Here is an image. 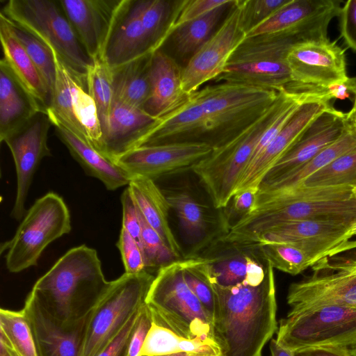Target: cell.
Returning a JSON list of instances; mask_svg holds the SVG:
<instances>
[{
	"label": "cell",
	"instance_id": "6da1fadb",
	"mask_svg": "<svg viewBox=\"0 0 356 356\" xmlns=\"http://www.w3.org/2000/svg\"><path fill=\"white\" fill-rule=\"evenodd\" d=\"M213 334L222 356H261L278 328L273 268L266 261L264 278L257 286L213 282Z\"/></svg>",
	"mask_w": 356,
	"mask_h": 356
},
{
	"label": "cell",
	"instance_id": "7a4b0ae2",
	"mask_svg": "<svg viewBox=\"0 0 356 356\" xmlns=\"http://www.w3.org/2000/svg\"><path fill=\"white\" fill-rule=\"evenodd\" d=\"M350 186H296L269 192L257 191L252 211L229 229L234 243L248 245L268 229L285 222L302 220L356 218V199Z\"/></svg>",
	"mask_w": 356,
	"mask_h": 356
},
{
	"label": "cell",
	"instance_id": "3957f363",
	"mask_svg": "<svg viewBox=\"0 0 356 356\" xmlns=\"http://www.w3.org/2000/svg\"><path fill=\"white\" fill-rule=\"evenodd\" d=\"M110 284L96 250L81 245L60 257L31 292L56 319L70 323L88 315Z\"/></svg>",
	"mask_w": 356,
	"mask_h": 356
},
{
	"label": "cell",
	"instance_id": "277c9868",
	"mask_svg": "<svg viewBox=\"0 0 356 356\" xmlns=\"http://www.w3.org/2000/svg\"><path fill=\"white\" fill-rule=\"evenodd\" d=\"M204 113L205 142L213 148L232 139L263 115L280 91L222 82L195 92Z\"/></svg>",
	"mask_w": 356,
	"mask_h": 356
},
{
	"label": "cell",
	"instance_id": "5b68a950",
	"mask_svg": "<svg viewBox=\"0 0 356 356\" xmlns=\"http://www.w3.org/2000/svg\"><path fill=\"white\" fill-rule=\"evenodd\" d=\"M316 38H319L301 33L246 38L214 81L280 91L291 82L287 62L291 48L299 42Z\"/></svg>",
	"mask_w": 356,
	"mask_h": 356
},
{
	"label": "cell",
	"instance_id": "8992f818",
	"mask_svg": "<svg viewBox=\"0 0 356 356\" xmlns=\"http://www.w3.org/2000/svg\"><path fill=\"white\" fill-rule=\"evenodd\" d=\"M284 92L280 91L276 102L257 120L230 140L213 147L193 168L216 209L225 208L234 195L239 177L260 137L282 106Z\"/></svg>",
	"mask_w": 356,
	"mask_h": 356
},
{
	"label": "cell",
	"instance_id": "52a82bcc",
	"mask_svg": "<svg viewBox=\"0 0 356 356\" xmlns=\"http://www.w3.org/2000/svg\"><path fill=\"white\" fill-rule=\"evenodd\" d=\"M1 13L53 48L86 88L87 72L93 60L81 44L59 1L9 0Z\"/></svg>",
	"mask_w": 356,
	"mask_h": 356
},
{
	"label": "cell",
	"instance_id": "ba28073f",
	"mask_svg": "<svg viewBox=\"0 0 356 356\" xmlns=\"http://www.w3.org/2000/svg\"><path fill=\"white\" fill-rule=\"evenodd\" d=\"M145 302L152 319L177 334L188 339L213 337L212 316L186 283L181 259L158 270Z\"/></svg>",
	"mask_w": 356,
	"mask_h": 356
},
{
	"label": "cell",
	"instance_id": "9c48e42d",
	"mask_svg": "<svg viewBox=\"0 0 356 356\" xmlns=\"http://www.w3.org/2000/svg\"><path fill=\"white\" fill-rule=\"evenodd\" d=\"M71 229L70 211L59 195L49 192L38 198L27 211L13 237L1 245V253L6 251L8 270L17 273L37 266L44 249Z\"/></svg>",
	"mask_w": 356,
	"mask_h": 356
},
{
	"label": "cell",
	"instance_id": "30bf717a",
	"mask_svg": "<svg viewBox=\"0 0 356 356\" xmlns=\"http://www.w3.org/2000/svg\"><path fill=\"white\" fill-rule=\"evenodd\" d=\"M155 275L144 271L124 273L111 281L106 291L90 312L79 356L97 355L118 334L145 303Z\"/></svg>",
	"mask_w": 356,
	"mask_h": 356
},
{
	"label": "cell",
	"instance_id": "8fae6325",
	"mask_svg": "<svg viewBox=\"0 0 356 356\" xmlns=\"http://www.w3.org/2000/svg\"><path fill=\"white\" fill-rule=\"evenodd\" d=\"M276 341L293 352L320 346L349 348L356 342V307L324 305L289 311L280 321Z\"/></svg>",
	"mask_w": 356,
	"mask_h": 356
},
{
	"label": "cell",
	"instance_id": "7c38bea8",
	"mask_svg": "<svg viewBox=\"0 0 356 356\" xmlns=\"http://www.w3.org/2000/svg\"><path fill=\"white\" fill-rule=\"evenodd\" d=\"M312 268V275L289 286L290 311L324 305L356 307V258L325 257Z\"/></svg>",
	"mask_w": 356,
	"mask_h": 356
},
{
	"label": "cell",
	"instance_id": "4fadbf2b",
	"mask_svg": "<svg viewBox=\"0 0 356 356\" xmlns=\"http://www.w3.org/2000/svg\"><path fill=\"white\" fill-rule=\"evenodd\" d=\"M244 1L235 0L222 23L182 67L184 92L190 95L223 72L236 49L246 38L243 24Z\"/></svg>",
	"mask_w": 356,
	"mask_h": 356
},
{
	"label": "cell",
	"instance_id": "5bb4252c",
	"mask_svg": "<svg viewBox=\"0 0 356 356\" xmlns=\"http://www.w3.org/2000/svg\"><path fill=\"white\" fill-rule=\"evenodd\" d=\"M54 58L56 79L47 110L50 120L58 121L99 152L102 131L95 102L56 54Z\"/></svg>",
	"mask_w": 356,
	"mask_h": 356
},
{
	"label": "cell",
	"instance_id": "9a60e30c",
	"mask_svg": "<svg viewBox=\"0 0 356 356\" xmlns=\"http://www.w3.org/2000/svg\"><path fill=\"white\" fill-rule=\"evenodd\" d=\"M287 62L291 82L286 86L326 87L349 79L344 49L327 36L295 44Z\"/></svg>",
	"mask_w": 356,
	"mask_h": 356
},
{
	"label": "cell",
	"instance_id": "2e32d148",
	"mask_svg": "<svg viewBox=\"0 0 356 356\" xmlns=\"http://www.w3.org/2000/svg\"><path fill=\"white\" fill-rule=\"evenodd\" d=\"M52 125L47 112L40 111L4 140L13 155L17 176L16 196L10 216L22 220L33 175L42 159L51 156L47 136Z\"/></svg>",
	"mask_w": 356,
	"mask_h": 356
},
{
	"label": "cell",
	"instance_id": "e0dca14e",
	"mask_svg": "<svg viewBox=\"0 0 356 356\" xmlns=\"http://www.w3.org/2000/svg\"><path fill=\"white\" fill-rule=\"evenodd\" d=\"M212 150L210 144L201 141L144 145L127 152L115 163L131 177L143 176L154 181L192 170Z\"/></svg>",
	"mask_w": 356,
	"mask_h": 356
},
{
	"label": "cell",
	"instance_id": "ac0fdd59",
	"mask_svg": "<svg viewBox=\"0 0 356 356\" xmlns=\"http://www.w3.org/2000/svg\"><path fill=\"white\" fill-rule=\"evenodd\" d=\"M352 222L350 220H343L285 222L263 232L254 244L280 242L296 243L309 256L313 266L321 259L327 257L335 248L344 243L346 234Z\"/></svg>",
	"mask_w": 356,
	"mask_h": 356
},
{
	"label": "cell",
	"instance_id": "d6986e66",
	"mask_svg": "<svg viewBox=\"0 0 356 356\" xmlns=\"http://www.w3.org/2000/svg\"><path fill=\"white\" fill-rule=\"evenodd\" d=\"M341 1L334 0H289L268 18L252 28L246 38L290 33L327 37L332 19L338 16Z\"/></svg>",
	"mask_w": 356,
	"mask_h": 356
},
{
	"label": "cell",
	"instance_id": "ffe728a7",
	"mask_svg": "<svg viewBox=\"0 0 356 356\" xmlns=\"http://www.w3.org/2000/svg\"><path fill=\"white\" fill-rule=\"evenodd\" d=\"M332 106L329 102L314 99L303 102L259 156L241 175L235 193L258 188L268 172L293 147L309 125Z\"/></svg>",
	"mask_w": 356,
	"mask_h": 356
},
{
	"label": "cell",
	"instance_id": "44dd1931",
	"mask_svg": "<svg viewBox=\"0 0 356 356\" xmlns=\"http://www.w3.org/2000/svg\"><path fill=\"white\" fill-rule=\"evenodd\" d=\"M22 309L30 323L39 356H79L90 312L77 321L62 323L31 291Z\"/></svg>",
	"mask_w": 356,
	"mask_h": 356
},
{
	"label": "cell",
	"instance_id": "7402d4cb",
	"mask_svg": "<svg viewBox=\"0 0 356 356\" xmlns=\"http://www.w3.org/2000/svg\"><path fill=\"white\" fill-rule=\"evenodd\" d=\"M350 127L346 113L331 106L309 125L293 147L268 172L261 183L273 181L301 168L339 139Z\"/></svg>",
	"mask_w": 356,
	"mask_h": 356
},
{
	"label": "cell",
	"instance_id": "603a6c76",
	"mask_svg": "<svg viewBox=\"0 0 356 356\" xmlns=\"http://www.w3.org/2000/svg\"><path fill=\"white\" fill-rule=\"evenodd\" d=\"M124 0H59L86 52L102 58Z\"/></svg>",
	"mask_w": 356,
	"mask_h": 356
},
{
	"label": "cell",
	"instance_id": "cb8c5ba5",
	"mask_svg": "<svg viewBox=\"0 0 356 356\" xmlns=\"http://www.w3.org/2000/svg\"><path fill=\"white\" fill-rule=\"evenodd\" d=\"M149 53L154 54L141 20L140 0H124L101 58L113 70Z\"/></svg>",
	"mask_w": 356,
	"mask_h": 356
},
{
	"label": "cell",
	"instance_id": "d4e9b609",
	"mask_svg": "<svg viewBox=\"0 0 356 356\" xmlns=\"http://www.w3.org/2000/svg\"><path fill=\"white\" fill-rule=\"evenodd\" d=\"M206 135L204 113L193 92L177 108L156 118L140 139L137 147L173 143L205 142Z\"/></svg>",
	"mask_w": 356,
	"mask_h": 356
},
{
	"label": "cell",
	"instance_id": "484cf974",
	"mask_svg": "<svg viewBox=\"0 0 356 356\" xmlns=\"http://www.w3.org/2000/svg\"><path fill=\"white\" fill-rule=\"evenodd\" d=\"M156 118L144 110L113 100L108 121L102 129L99 152L113 162L137 147L138 141Z\"/></svg>",
	"mask_w": 356,
	"mask_h": 356
},
{
	"label": "cell",
	"instance_id": "4316f807",
	"mask_svg": "<svg viewBox=\"0 0 356 356\" xmlns=\"http://www.w3.org/2000/svg\"><path fill=\"white\" fill-rule=\"evenodd\" d=\"M222 243L225 248L204 257L212 282L223 286L240 283L259 284L265 276L266 261H259L261 258L257 250L252 246Z\"/></svg>",
	"mask_w": 356,
	"mask_h": 356
},
{
	"label": "cell",
	"instance_id": "83f0119b",
	"mask_svg": "<svg viewBox=\"0 0 356 356\" xmlns=\"http://www.w3.org/2000/svg\"><path fill=\"white\" fill-rule=\"evenodd\" d=\"M181 67L161 49L154 53L151 70L149 97L144 111L158 118L172 111L187 98L182 88Z\"/></svg>",
	"mask_w": 356,
	"mask_h": 356
},
{
	"label": "cell",
	"instance_id": "f1b7e54d",
	"mask_svg": "<svg viewBox=\"0 0 356 356\" xmlns=\"http://www.w3.org/2000/svg\"><path fill=\"white\" fill-rule=\"evenodd\" d=\"M44 111L2 58L0 60V140ZM45 112V111H44Z\"/></svg>",
	"mask_w": 356,
	"mask_h": 356
},
{
	"label": "cell",
	"instance_id": "f546056e",
	"mask_svg": "<svg viewBox=\"0 0 356 356\" xmlns=\"http://www.w3.org/2000/svg\"><path fill=\"white\" fill-rule=\"evenodd\" d=\"M51 121L58 138L88 175L101 181L109 191L129 185L131 177L124 169L58 121Z\"/></svg>",
	"mask_w": 356,
	"mask_h": 356
},
{
	"label": "cell",
	"instance_id": "4dcf8cb0",
	"mask_svg": "<svg viewBox=\"0 0 356 356\" xmlns=\"http://www.w3.org/2000/svg\"><path fill=\"white\" fill-rule=\"evenodd\" d=\"M0 40L6 60L13 74L29 94L47 113L51 94L39 72L17 39L10 20L0 14Z\"/></svg>",
	"mask_w": 356,
	"mask_h": 356
},
{
	"label": "cell",
	"instance_id": "1f68e13d",
	"mask_svg": "<svg viewBox=\"0 0 356 356\" xmlns=\"http://www.w3.org/2000/svg\"><path fill=\"white\" fill-rule=\"evenodd\" d=\"M128 187L146 222L179 259L182 250L169 225L168 214L171 207L165 193L153 179L143 176L132 177Z\"/></svg>",
	"mask_w": 356,
	"mask_h": 356
},
{
	"label": "cell",
	"instance_id": "d6a6232c",
	"mask_svg": "<svg viewBox=\"0 0 356 356\" xmlns=\"http://www.w3.org/2000/svg\"><path fill=\"white\" fill-rule=\"evenodd\" d=\"M153 54H145L111 72L113 100L144 110L149 97Z\"/></svg>",
	"mask_w": 356,
	"mask_h": 356
},
{
	"label": "cell",
	"instance_id": "836d02e7",
	"mask_svg": "<svg viewBox=\"0 0 356 356\" xmlns=\"http://www.w3.org/2000/svg\"><path fill=\"white\" fill-rule=\"evenodd\" d=\"M179 352L222 356L220 347L213 337L188 339L152 319L141 348V356H157Z\"/></svg>",
	"mask_w": 356,
	"mask_h": 356
},
{
	"label": "cell",
	"instance_id": "e575fe53",
	"mask_svg": "<svg viewBox=\"0 0 356 356\" xmlns=\"http://www.w3.org/2000/svg\"><path fill=\"white\" fill-rule=\"evenodd\" d=\"M355 147H356V130L350 125L339 139L323 149L303 166L280 178L261 183L259 186L258 191H279L302 184L309 177Z\"/></svg>",
	"mask_w": 356,
	"mask_h": 356
},
{
	"label": "cell",
	"instance_id": "d590c367",
	"mask_svg": "<svg viewBox=\"0 0 356 356\" xmlns=\"http://www.w3.org/2000/svg\"><path fill=\"white\" fill-rule=\"evenodd\" d=\"M234 1L229 0L179 27L171 35L177 52L181 56L191 57L213 35L225 11L229 10Z\"/></svg>",
	"mask_w": 356,
	"mask_h": 356
},
{
	"label": "cell",
	"instance_id": "8d00e7d4",
	"mask_svg": "<svg viewBox=\"0 0 356 356\" xmlns=\"http://www.w3.org/2000/svg\"><path fill=\"white\" fill-rule=\"evenodd\" d=\"M165 195L186 234L193 240L202 238L211 223L208 208L186 191L170 192Z\"/></svg>",
	"mask_w": 356,
	"mask_h": 356
},
{
	"label": "cell",
	"instance_id": "74e56055",
	"mask_svg": "<svg viewBox=\"0 0 356 356\" xmlns=\"http://www.w3.org/2000/svg\"><path fill=\"white\" fill-rule=\"evenodd\" d=\"M249 246L253 247L259 256L273 268L292 275L300 274L312 266L307 252L293 243H267Z\"/></svg>",
	"mask_w": 356,
	"mask_h": 356
},
{
	"label": "cell",
	"instance_id": "f35d334b",
	"mask_svg": "<svg viewBox=\"0 0 356 356\" xmlns=\"http://www.w3.org/2000/svg\"><path fill=\"white\" fill-rule=\"evenodd\" d=\"M0 332L19 356H39L34 336L23 309H0Z\"/></svg>",
	"mask_w": 356,
	"mask_h": 356
},
{
	"label": "cell",
	"instance_id": "ab89813d",
	"mask_svg": "<svg viewBox=\"0 0 356 356\" xmlns=\"http://www.w3.org/2000/svg\"><path fill=\"white\" fill-rule=\"evenodd\" d=\"M86 89L97 106L102 131L111 113L113 90L111 70L100 58L93 60L88 70Z\"/></svg>",
	"mask_w": 356,
	"mask_h": 356
},
{
	"label": "cell",
	"instance_id": "60d3db41",
	"mask_svg": "<svg viewBox=\"0 0 356 356\" xmlns=\"http://www.w3.org/2000/svg\"><path fill=\"white\" fill-rule=\"evenodd\" d=\"M302 184L307 186H356V147L339 156Z\"/></svg>",
	"mask_w": 356,
	"mask_h": 356
},
{
	"label": "cell",
	"instance_id": "b9f144b4",
	"mask_svg": "<svg viewBox=\"0 0 356 356\" xmlns=\"http://www.w3.org/2000/svg\"><path fill=\"white\" fill-rule=\"evenodd\" d=\"M140 7L143 26L150 50L154 53L165 43L173 5L165 0H140Z\"/></svg>",
	"mask_w": 356,
	"mask_h": 356
},
{
	"label": "cell",
	"instance_id": "7bdbcfd3",
	"mask_svg": "<svg viewBox=\"0 0 356 356\" xmlns=\"http://www.w3.org/2000/svg\"><path fill=\"white\" fill-rule=\"evenodd\" d=\"M10 22L17 39L35 65L51 95L56 79V63L53 51L33 34Z\"/></svg>",
	"mask_w": 356,
	"mask_h": 356
},
{
	"label": "cell",
	"instance_id": "ee69618b",
	"mask_svg": "<svg viewBox=\"0 0 356 356\" xmlns=\"http://www.w3.org/2000/svg\"><path fill=\"white\" fill-rule=\"evenodd\" d=\"M184 277L189 289L205 309L213 316L214 291L207 261L204 257L181 259Z\"/></svg>",
	"mask_w": 356,
	"mask_h": 356
},
{
	"label": "cell",
	"instance_id": "f6af8a7d",
	"mask_svg": "<svg viewBox=\"0 0 356 356\" xmlns=\"http://www.w3.org/2000/svg\"><path fill=\"white\" fill-rule=\"evenodd\" d=\"M139 216L141 225L140 245L145 269L151 274L153 272H156V274L161 268L179 259L173 254L158 232L146 222L140 211Z\"/></svg>",
	"mask_w": 356,
	"mask_h": 356
},
{
	"label": "cell",
	"instance_id": "bcb514c9",
	"mask_svg": "<svg viewBox=\"0 0 356 356\" xmlns=\"http://www.w3.org/2000/svg\"><path fill=\"white\" fill-rule=\"evenodd\" d=\"M229 0H184L175 2L164 42L181 26L193 21Z\"/></svg>",
	"mask_w": 356,
	"mask_h": 356
},
{
	"label": "cell",
	"instance_id": "7dc6e473",
	"mask_svg": "<svg viewBox=\"0 0 356 356\" xmlns=\"http://www.w3.org/2000/svg\"><path fill=\"white\" fill-rule=\"evenodd\" d=\"M117 246L120 252L125 273L138 274L146 271L140 245L123 228H121Z\"/></svg>",
	"mask_w": 356,
	"mask_h": 356
},
{
	"label": "cell",
	"instance_id": "c3c4849f",
	"mask_svg": "<svg viewBox=\"0 0 356 356\" xmlns=\"http://www.w3.org/2000/svg\"><path fill=\"white\" fill-rule=\"evenodd\" d=\"M289 0L244 1L243 24L246 33L252 28L268 18Z\"/></svg>",
	"mask_w": 356,
	"mask_h": 356
},
{
	"label": "cell",
	"instance_id": "681fc988",
	"mask_svg": "<svg viewBox=\"0 0 356 356\" xmlns=\"http://www.w3.org/2000/svg\"><path fill=\"white\" fill-rule=\"evenodd\" d=\"M121 203L122 207V228L124 229L140 245L141 225L139 211L128 186L121 195Z\"/></svg>",
	"mask_w": 356,
	"mask_h": 356
},
{
	"label": "cell",
	"instance_id": "f907efd6",
	"mask_svg": "<svg viewBox=\"0 0 356 356\" xmlns=\"http://www.w3.org/2000/svg\"><path fill=\"white\" fill-rule=\"evenodd\" d=\"M152 323V312L145 302L139 311L126 356H141V348Z\"/></svg>",
	"mask_w": 356,
	"mask_h": 356
},
{
	"label": "cell",
	"instance_id": "816d5d0a",
	"mask_svg": "<svg viewBox=\"0 0 356 356\" xmlns=\"http://www.w3.org/2000/svg\"><path fill=\"white\" fill-rule=\"evenodd\" d=\"M338 16L341 36L346 44L356 51V0L347 1Z\"/></svg>",
	"mask_w": 356,
	"mask_h": 356
},
{
	"label": "cell",
	"instance_id": "f5cc1de1",
	"mask_svg": "<svg viewBox=\"0 0 356 356\" xmlns=\"http://www.w3.org/2000/svg\"><path fill=\"white\" fill-rule=\"evenodd\" d=\"M139 311L129 320L118 334L97 355V356H126Z\"/></svg>",
	"mask_w": 356,
	"mask_h": 356
},
{
	"label": "cell",
	"instance_id": "db71d44e",
	"mask_svg": "<svg viewBox=\"0 0 356 356\" xmlns=\"http://www.w3.org/2000/svg\"><path fill=\"white\" fill-rule=\"evenodd\" d=\"M258 188H248L233 196L232 209L235 213L240 216L239 218L252 211Z\"/></svg>",
	"mask_w": 356,
	"mask_h": 356
},
{
	"label": "cell",
	"instance_id": "11a10c76",
	"mask_svg": "<svg viewBox=\"0 0 356 356\" xmlns=\"http://www.w3.org/2000/svg\"><path fill=\"white\" fill-rule=\"evenodd\" d=\"M296 356H353L346 346H320L309 348L294 352Z\"/></svg>",
	"mask_w": 356,
	"mask_h": 356
},
{
	"label": "cell",
	"instance_id": "9f6ffc18",
	"mask_svg": "<svg viewBox=\"0 0 356 356\" xmlns=\"http://www.w3.org/2000/svg\"><path fill=\"white\" fill-rule=\"evenodd\" d=\"M356 248V218L353 221L346 234L343 243L335 248L328 257H334L339 253Z\"/></svg>",
	"mask_w": 356,
	"mask_h": 356
},
{
	"label": "cell",
	"instance_id": "6f0895ef",
	"mask_svg": "<svg viewBox=\"0 0 356 356\" xmlns=\"http://www.w3.org/2000/svg\"><path fill=\"white\" fill-rule=\"evenodd\" d=\"M0 356H19L6 335L0 332Z\"/></svg>",
	"mask_w": 356,
	"mask_h": 356
},
{
	"label": "cell",
	"instance_id": "680465c9",
	"mask_svg": "<svg viewBox=\"0 0 356 356\" xmlns=\"http://www.w3.org/2000/svg\"><path fill=\"white\" fill-rule=\"evenodd\" d=\"M271 356H294V352L280 346L276 339H272L270 343Z\"/></svg>",
	"mask_w": 356,
	"mask_h": 356
},
{
	"label": "cell",
	"instance_id": "91938a15",
	"mask_svg": "<svg viewBox=\"0 0 356 356\" xmlns=\"http://www.w3.org/2000/svg\"><path fill=\"white\" fill-rule=\"evenodd\" d=\"M346 115L349 123L356 130V110H350Z\"/></svg>",
	"mask_w": 356,
	"mask_h": 356
},
{
	"label": "cell",
	"instance_id": "94428289",
	"mask_svg": "<svg viewBox=\"0 0 356 356\" xmlns=\"http://www.w3.org/2000/svg\"><path fill=\"white\" fill-rule=\"evenodd\" d=\"M157 356H212V355L196 354V353H187V352H179V353H172V354H168V355H157Z\"/></svg>",
	"mask_w": 356,
	"mask_h": 356
},
{
	"label": "cell",
	"instance_id": "6125c7cd",
	"mask_svg": "<svg viewBox=\"0 0 356 356\" xmlns=\"http://www.w3.org/2000/svg\"><path fill=\"white\" fill-rule=\"evenodd\" d=\"M349 349L353 356H356V342L349 347Z\"/></svg>",
	"mask_w": 356,
	"mask_h": 356
},
{
	"label": "cell",
	"instance_id": "be15d7a7",
	"mask_svg": "<svg viewBox=\"0 0 356 356\" xmlns=\"http://www.w3.org/2000/svg\"><path fill=\"white\" fill-rule=\"evenodd\" d=\"M354 101H353V108H351L352 111H355L356 110V90L354 92Z\"/></svg>",
	"mask_w": 356,
	"mask_h": 356
},
{
	"label": "cell",
	"instance_id": "e7e4bbea",
	"mask_svg": "<svg viewBox=\"0 0 356 356\" xmlns=\"http://www.w3.org/2000/svg\"><path fill=\"white\" fill-rule=\"evenodd\" d=\"M352 191H353V194L354 197L356 199V186L353 188Z\"/></svg>",
	"mask_w": 356,
	"mask_h": 356
},
{
	"label": "cell",
	"instance_id": "03108f58",
	"mask_svg": "<svg viewBox=\"0 0 356 356\" xmlns=\"http://www.w3.org/2000/svg\"><path fill=\"white\" fill-rule=\"evenodd\" d=\"M294 356H296V355H294Z\"/></svg>",
	"mask_w": 356,
	"mask_h": 356
}]
</instances>
